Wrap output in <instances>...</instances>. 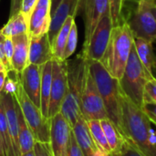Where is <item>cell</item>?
Instances as JSON below:
<instances>
[{
  "label": "cell",
  "mask_w": 156,
  "mask_h": 156,
  "mask_svg": "<svg viewBox=\"0 0 156 156\" xmlns=\"http://www.w3.org/2000/svg\"><path fill=\"white\" fill-rule=\"evenodd\" d=\"M121 131L125 139L136 146L144 155L156 156V145L151 143L154 133L151 121L142 108L132 102L122 93L121 95Z\"/></svg>",
  "instance_id": "cell-1"
},
{
  "label": "cell",
  "mask_w": 156,
  "mask_h": 156,
  "mask_svg": "<svg viewBox=\"0 0 156 156\" xmlns=\"http://www.w3.org/2000/svg\"><path fill=\"white\" fill-rule=\"evenodd\" d=\"M133 43L134 37L126 21L113 27L109 45L101 62L118 80L123 75Z\"/></svg>",
  "instance_id": "cell-2"
},
{
  "label": "cell",
  "mask_w": 156,
  "mask_h": 156,
  "mask_svg": "<svg viewBox=\"0 0 156 156\" xmlns=\"http://www.w3.org/2000/svg\"><path fill=\"white\" fill-rule=\"evenodd\" d=\"M66 63L68 89L60 112L72 128L78 118L81 115L80 100L88 69V61L81 54H79L74 59H67Z\"/></svg>",
  "instance_id": "cell-3"
},
{
  "label": "cell",
  "mask_w": 156,
  "mask_h": 156,
  "mask_svg": "<svg viewBox=\"0 0 156 156\" xmlns=\"http://www.w3.org/2000/svg\"><path fill=\"white\" fill-rule=\"evenodd\" d=\"M88 64L90 72L103 101L108 119L121 131L122 91L119 80L108 72L101 61L88 60Z\"/></svg>",
  "instance_id": "cell-4"
},
{
  "label": "cell",
  "mask_w": 156,
  "mask_h": 156,
  "mask_svg": "<svg viewBox=\"0 0 156 156\" xmlns=\"http://www.w3.org/2000/svg\"><path fill=\"white\" fill-rule=\"evenodd\" d=\"M152 78H154V76L151 75L141 63L133 43L123 75L119 80L122 93L135 105L143 108L144 88L147 81Z\"/></svg>",
  "instance_id": "cell-5"
},
{
  "label": "cell",
  "mask_w": 156,
  "mask_h": 156,
  "mask_svg": "<svg viewBox=\"0 0 156 156\" xmlns=\"http://www.w3.org/2000/svg\"><path fill=\"white\" fill-rule=\"evenodd\" d=\"M17 101L25 120L32 132L36 142L49 144L50 120L44 117L40 109L37 107L24 91L21 81L17 92L14 96Z\"/></svg>",
  "instance_id": "cell-6"
},
{
  "label": "cell",
  "mask_w": 156,
  "mask_h": 156,
  "mask_svg": "<svg viewBox=\"0 0 156 156\" xmlns=\"http://www.w3.org/2000/svg\"><path fill=\"white\" fill-rule=\"evenodd\" d=\"M154 0H139L133 13L126 20L134 37L152 43L156 41V19L151 11Z\"/></svg>",
  "instance_id": "cell-7"
},
{
  "label": "cell",
  "mask_w": 156,
  "mask_h": 156,
  "mask_svg": "<svg viewBox=\"0 0 156 156\" xmlns=\"http://www.w3.org/2000/svg\"><path fill=\"white\" fill-rule=\"evenodd\" d=\"M80 112L87 122L91 120L101 121L108 118L103 101L90 72L89 64L81 94Z\"/></svg>",
  "instance_id": "cell-8"
},
{
  "label": "cell",
  "mask_w": 156,
  "mask_h": 156,
  "mask_svg": "<svg viewBox=\"0 0 156 156\" xmlns=\"http://www.w3.org/2000/svg\"><path fill=\"white\" fill-rule=\"evenodd\" d=\"M113 28L110 14L105 15L98 23L88 43L83 45L81 55L87 60L101 61L105 54Z\"/></svg>",
  "instance_id": "cell-9"
},
{
  "label": "cell",
  "mask_w": 156,
  "mask_h": 156,
  "mask_svg": "<svg viewBox=\"0 0 156 156\" xmlns=\"http://www.w3.org/2000/svg\"><path fill=\"white\" fill-rule=\"evenodd\" d=\"M52 82L48 108V118L60 112L68 89V74L66 60L52 59Z\"/></svg>",
  "instance_id": "cell-10"
},
{
  "label": "cell",
  "mask_w": 156,
  "mask_h": 156,
  "mask_svg": "<svg viewBox=\"0 0 156 156\" xmlns=\"http://www.w3.org/2000/svg\"><path fill=\"white\" fill-rule=\"evenodd\" d=\"M71 131L72 128L61 112L50 119L49 144L53 156H68Z\"/></svg>",
  "instance_id": "cell-11"
},
{
  "label": "cell",
  "mask_w": 156,
  "mask_h": 156,
  "mask_svg": "<svg viewBox=\"0 0 156 156\" xmlns=\"http://www.w3.org/2000/svg\"><path fill=\"white\" fill-rule=\"evenodd\" d=\"M84 21H85V40L86 45L91 37L100 20L107 14H110L109 0H83Z\"/></svg>",
  "instance_id": "cell-12"
},
{
  "label": "cell",
  "mask_w": 156,
  "mask_h": 156,
  "mask_svg": "<svg viewBox=\"0 0 156 156\" xmlns=\"http://www.w3.org/2000/svg\"><path fill=\"white\" fill-rule=\"evenodd\" d=\"M50 0H38L28 23V34L30 37H38L47 34L51 23Z\"/></svg>",
  "instance_id": "cell-13"
},
{
  "label": "cell",
  "mask_w": 156,
  "mask_h": 156,
  "mask_svg": "<svg viewBox=\"0 0 156 156\" xmlns=\"http://www.w3.org/2000/svg\"><path fill=\"white\" fill-rule=\"evenodd\" d=\"M42 67L43 65L29 64L20 73V81L24 91L31 101L39 109Z\"/></svg>",
  "instance_id": "cell-14"
},
{
  "label": "cell",
  "mask_w": 156,
  "mask_h": 156,
  "mask_svg": "<svg viewBox=\"0 0 156 156\" xmlns=\"http://www.w3.org/2000/svg\"><path fill=\"white\" fill-rule=\"evenodd\" d=\"M83 0H62L56 9L54 15L51 17L50 27L48 32L50 42H52L53 38L59 31L61 26L65 22L66 18L69 16H76L80 7L82 5Z\"/></svg>",
  "instance_id": "cell-15"
},
{
  "label": "cell",
  "mask_w": 156,
  "mask_h": 156,
  "mask_svg": "<svg viewBox=\"0 0 156 156\" xmlns=\"http://www.w3.org/2000/svg\"><path fill=\"white\" fill-rule=\"evenodd\" d=\"M52 59V47L48 33L38 37H30L28 53L29 64L41 66Z\"/></svg>",
  "instance_id": "cell-16"
},
{
  "label": "cell",
  "mask_w": 156,
  "mask_h": 156,
  "mask_svg": "<svg viewBox=\"0 0 156 156\" xmlns=\"http://www.w3.org/2000/svg\"><path fill=\"white\" fill-rule=\"evenodd\" d=\"M14 53L12 58V68L17 73H21L28 65V53L30 36L28 33H24L12 37Z\"/></svg>",
  "instance_id": "cell-17"
},
{
  "label": "cell",
  "mask_w": 156,
  "mask_h": 156,
  "mask_svg": "<svg viewBox=\"0 0 156 156\" xmlns=\"http://www.w3.org/2000/svg\"><path fill=\"white\" fill-rule=\"evenodd\" d=\"M72 132L84 155L90 156L97 150H99L91 136L90 128L88 126V122L83 118L82 115L78 118L76 123L72 127Z\"/></svg>",
  "instance_id": "cell-18"
},
{
  "label": "cell",
  "mask_w": 156,
  "mask_h": 156,
  "mask_svg": "<svg viewBox=\"0 0 156 156\" xmlns=\"http://www.w3.org/2000/svg\"><path fill=\"white\" fill-rule=\"evenodd\" d=\"M52 67L53 62L49 60L46 62L42 67L41 72V88H40V111L44 117L48 118V108L51 92L52 82ZM50 120V119H49Z\"/></svg>",
  "instance_id": "cell-19"
},
{
  "label": "cell",
  "mask_w": 156,
  "mask_h": 156,
  "mask_svg": "<svg viewBox=\"0 0 156 156\" xmlns=\"http://www.w3.org/2000/svg\"><path fill=\"white\" fill-rule=\"evenodd\" d=\"M16 100V98H15ZM16 117H17V125H18V137H19V148L20 153L26 154L30 151H33L34 144H35V138L32 134L31 130L29 129L25 117L23 115V112L21 111V108L16 100Z\"/></svg>",
  "instance_id": "cell-20"
},
{
  "label": "cell",
  "mask_w": 156,
  "mask_h": 156,
  "mask_svg": "<svg viewBox=\"0 0 156 156\" xmlns=\"http://www.w3.org/2000/svg\"><path fill=\"white\" fill-rule=\"evenodd\" d=\"M74 22H75V17L72 16H69L66 18L63 25L61 26L59 31L57 33V35L53 38V40L51 42L53 59L63 60L64 49L66 47V43L68 40V37H69L70 28Z\"/></svg>",
  "instance_id": "cell-21"
},
{
  "label": "cell",
  "mask_w": 156,
  "mask_h": 156,
  "mask_svg": "<svg viewBox=\"0 0 156 156\" xmlns=\"http://www.w3.org/2000/svg\"><path fill=\"white\" fill-rule=\"evenodd\" d=\"M101 124L112 151L111 156H116L121 152L126 139L122 135L121 131L116 127V125L108 118L101 120Z\"/></svg>",
  "instance_id": "cell-22"
},
{
  "label": "cell",
  "mask_w": 156,
  "mask_h": 156,
  "mask_svg": "<svg viewBox=\"0 0 156 156\" xmlns=\"http://www.w3.org/2000/svg\"><path fill=\"white\" fill-rule=\"evenodd\" d=\"M134 48L141 63L144 65L145 69L153 75V67L156 61L153 43L144 38L134 37Z\"/></svg>",
  "instance_id": "cell-23"
},
{
  "label": "cell",
  "mask_w": 156,
  "mask_h": 156,
  "mask_svg": "<svg viewBox=\"0 0 156 156\" xmlns=\"http://www.w3.org/2000/svg\"><path fill=\"white\" fill-rule=\"evenodd\" d=\"M24 33H28V27L20 12L10 16L8 22L0 30V34L7 37H13Z\"/></svg>",
  "instance_id": "cell-24"
},
{
  "label": "cell",
  "mask_w": 156,
  "mask_h": 156,
  "mask_svg": "<svg viewBox=\"0 0 156 156\" xmlns=\"http://www.w3.org/2000/svg\"><path fill=\"white\" fill-rule=\"evenodd\" d=\"M88 126L90 128L91 136H92L97 147L101 151L112 155V151H111L110 145L108 144V141L106 139L104 131L101 127V121H99V120L88 121Z\"/></svg>",
  "instance_id": "cell-25"
},
{
  "label": "cell",
  "mask_w": 156,
  "mask_h": 156,
  "mask_svg": "<svg viewBox=\"0 0 156 156\" xmlns=\"http://www.w3.org/2000/svg\"><path fill=\"white\" fill-rule=\"evenodd\" d=\"M125 1L126 0H109L110 16L113 27H116L124 21L122 18V12Z\"/></svg>",
  "instance_id": "cell-26"
},
{
  "label": "cell",
  "mask_w": 156,
  "mask_h": 156,
  "mask_svg": "<svg viewBox=\"0 0 156 156\" xmlns=\"http://www.w3.org/2000/svg\"><path fill=\"white\" fill-rule=\"evenodd\" d=\"M77 45H78V27L76 23L74 22L68 37V40H67L66 47L64 49V54H63V60L69 59L74 54L77 48Z\"/></svg>",
  "instance_id": "cell-27"
},
{
  "label": "cell",
  "mask_w": 156,
  "mask_h": 156,
  "mask_svg": "<svg viewBox=\"0 0 156 156\" xmlns=\"http://www.w3.org/2000/svg\"><path fill=\"white\" fill-rule=\"evenodd\" d=\"M151 102L156 104V79H150L144 88V103Z\"/></svg>",
  "instance_id": "cell-28"
},
{
  "label": "cell",
  "mask_w": 156,
  "mask_h": 156,
  "mask_svg": "<svg viewBox=\"0 0 156 156\" xmlns=\"http://www.w3.org/2000/svg\"><path fill=\"white\" fill-rule=\"evenodd\" d=\"M38 0H22L21 3V7H20V13L23 15L27 27H28V23H29V18L30 16L37 5Z\"/></svg>",
  "instance_id": "cell-29"
},
{
  "label": "cell",
  "mask_w": 156,
  "mask_h": 156,
  "mask_svg": "<svg viewBox=\"0 0 156 156\" xmlns=\"http://www.w3.org/2000/svg\"><path fill=\"white\" fill-rule=\"evenodd\" d=\"M116 156H146L144 155L136 146H134L130 141L125 140L121 152Z\"/></svg>",
  "instance_id": "cell-30"
},
{
  "label": "cell",
  "mask_w": 156,
  "mask_h": 156,
  "mask_svg": "<svg viewBox=\"0 0 156 156\" xmlns=\"http://www.w3.org/2000/svg\"><path fill=\"white\" fill-rule=\"evenodd\" d=\"M33 150L35 156H53L49 144L35 142Z\"/></svg>",
  "instance_id": "cell-31"
},
{
  "label": "cell",
  "mask_w": 156,
  "mask_h": 156,
  "mask_svg": "<svg viewBox=\"0 0 156 156\" xmlns=\"http://www.w3.org/2000/svg\"><path fill=\"white\" fill-rule=\"evenodd\" d=\"M68 156H85L83 152L81 151L80 147L79 146L72 131H71L70 137H69V145Z\"/></svg>",
  "instance_id": "cell-32"
},
{
  "label": "cell",
  "mask_w": 156,
  "mask_h": 156,
  "mask_svg": "<svg viewBox=\"0 0 156 156\" xmlns=\"http://www.w3.org/2000/svg\"><path fill=\"white\" fill-rule=\"evenodd\" d=\"M4 50H5V58L7 59V62L12 67V58H13V53H14V47H13L12 37H5V39H4Z\"/></svg>",
  "instance_id": "cell-33"
},
{
  "label": "cell",
  "mask_w": 156,
  "mask_h": 156,
  "mask_svg": "<svg viewBox=\"0 0 156 156\" xmlns=\"http://www.w3.org/2000/svg\"><path fill=\"white\" fill-rule=\"evenodd\" d=\"M143 111L150 119L151 122L156 125V104L151 102H144L143 105Z\"/></svg>",
  "instance_id": "cell-34"
},
{
  "label": "cell",
  "mask_w": 156,
  "mask_h": 156,
  "mask_svg": "<svg viewBox=\"0 0 156 156\" xmlns=\"http://www.w3.org/2000/svg\"><path fill=\"white\" fill-rule=\"evenodd\" d=\"M4 39H5V37L0 34V60L4 64L6 70L9 71V70H12L13 69L7 62V59L5 58V50H4Z\"/></svg>",
  "instance_id": "cell-35"
},
{
  "label": "cell",
  "mask_w": 156,
  "mask_h": 156,
  "mask_svg": "<svg viewBox=\"0 0 156 156\" xmlns=\"http://www.w3.org/2000/svg\"><path fill=\"white\" fill-rule=\"evenodd\" d=\"M21 3H22V0H11L9 17L12 16H14V15H16L17 13L20 12Z\"/></svg>",
  "instance_id": "cell-36"
},
{
  "label": "cell",
  "mask_w": 156,
  "mask_h": 156,
  "mask_svg": "<svg viewBox=\"0 0 156 156\" xmlns=\"http://www.w3.org/2000/svg\"><path fill=\"white\" fill-rule=\"evenodd\" d=\"M7 76V71H1L0 72V93L3 90L4 85H5V81Z\"/></svg>",
  "instance_id": "cell-37"
},
{
  "label": "cell",
  "mask_w": 156,
  "mask_h": 156,
  "mask_svg": "<svg viewBox=\"0 0 156 156\" xmlns=\"http://www.w3.org/2000/svg\"><path fill=\"white\" fill-rule=\"evenodd\" d=\"M61 1L62 0H50V2H51V16L54 15L56 9L58 8V5L60 4Z\"/></svg>",
  "instance_id": "cell-38"
},
{
  "label": "cell",
  "mask_w": 156,
  "mask_h": 156,
  "mask_svg": "<svg viewBox=\"0 0 156 156\" xmlns=\"http://www.w3.org/2000/svg\"><path fill=\"white\" fill-rule=\"evenodd\" d=\"M0 156H6L5 154V146H4V143L0 134Z\"/></svg>",
  "instance_id": "cell-39"
},
{
  "label": "cell",
  "mask_w": 156,
  "mask_h": 156,
  "mask_svg": "<svg viewBox=\"0 0 156 156\" xmlns=\"http://www.w3.org/2000/svg\"><path fill=\"white\" fill-rule=\"evenodd\" d=\"M90 156H111L110 154H106V153H104V152H102V151H101L100 149L99 150H97L94 154H92Z\"/></svg>",
  "instance_id": "cell-40"
},
{
  "label": "cell",
  "mask_w": 156,
  "mask_h": 156,
  "mask_svg": "<svg viewBox=\"0 0 156 156\" xmlns=\"http://www.w3.org/2000/svg\"><path fill=\"white\" fill-rule=\"evenodd\" d=\"M151 11H152L153 15L154 16V17H155V19H156V2H155V0H154V1H153V3H152V5H151Z\"/></svg>",
  "instance_id": "cell-41"
},
{
  "label": "cell",
  "mask_w": 156,
  "mask_h": 156,
  "mask_svg": "<svg viewBox=\"0 0 156 156\" xmlns=\"http://www.w3.org/2000/svg\"><path fill=\"white\" fill-rule=\"evenodd\" d=\"M21 156H35L34 150H33V151H30V152H28V153H26V154H22Z\"/></svg>",
  "instance_id": "cell-42"
},
{
  "label": "cell",
  "mask_w": 156,
  "mask_h": 156,
  "mask_svg": "<svg viewBox=\"0 0 156 156\" xmlns=\"http://www.w3.org/2000/svg\"><path fill=\"white\" fill-rule=\"evenodd\" d=\"M1 71H7L6 70V69L5 68V66H4V64L1 62V60H0V72Z\"/></svg>",
  "instance_id": "cell-43"
},
{
  "label": "cell",
  "mask_w": 156,
  "mask_h": 156,
  "mask_svg": "<svg viewBox=\"0 0 156 156\" xmlns=\"http://www.w3.org/2000/svg\"><path fill=\"white\" fill-rule=\"evenodd\" d=\"M153 76H154V79H156V61L154 66L153 67Z\"/></svg>",
  "instance_id": "cell-44"
},
{
  "label": "cell",
  "mask_w": 156,
  "mask_h": 156,
  "mask_svg": "<svg viewBox=\"0 0 156 156\" xmlns=\"http://www.w3.org/2000/svg\"><path fill=\"white\" fill-rule=\"evenodd\" d=\"M154 134H155V136H156V132H155V133H154Z\"/></svg>",
  "instance_id": "cell-45"
}]
</instances>
